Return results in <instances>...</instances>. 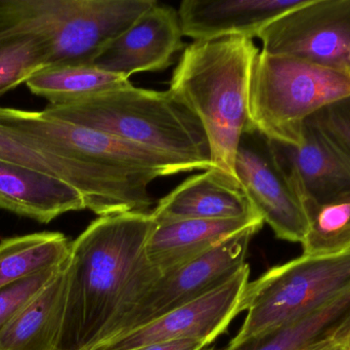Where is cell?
<instances>
[{
  "label": "cell",
  "mask_w": 350,
  "mask_h": 350,
  "mask_svg": "<svg viewBox=\"0 0 350 350\" xmlns=\"http://www.w3.org/2000/svg\"><path fill=\"white\" fill-rule=\"evenodd\" d=\"M0 209L47 224L86 205L81 193L69 183L0 160Z\"/></svg>",
  "instance_id": "obj_15"
},
{
  "label": "cell",
  "mask_w": 350,
  "mask_h": 350,
  "mask_svg": "<svg viewBox=\"0 0 350 350\" xmlns=\"http://www.w3.org/2000/svg\"><path fill=\"white\" fill-rule=\"evenodd\" d=\"M249 275L250 268L246 263L221 287L145 326L109 339L94 350H137L183 339L202 341L207 347L226 332L240 314Z\"/></svg>",
  "instance_id": "obj_11"
},
{
  "label": "cell",
  "mask_w": 350,
  "mask_h": 350,
  "mask_svg": "<svg viewBox=\"0 0 350 350\" xmlns=\"http://www.w3.org/2000/svg\"><path fill=\"white\" fill-rule=\"evenodd\" d=\"M271 144L304 207L349 197L350 162L308 119L299 146Z\"/></svg>",
  "instance_id": "obj_13"
},
{
  "label": "cell",
  "mask_w": 350,
  "mask_h": 350,
  "mask_svg": "<svg viewBox=\"0 0 350 350\" xmlns=\"http://www.w3.org/2000/svg\"><path fill=\"white\" fill-rule=\"evenodd\" d=\"M64 265L0 289V332L55 277Z\"/></svg>",
  "instance_id": "obj_24"
},
{
  "label": "cell",
  "mask_w": 350,
  "mask_h": 350,
  "mask_svg": "<svg viewBox=\"0 0 350 350\" xmlns=\"http://www.w3.org/2000/svg\"><path fill=\"white\" fill-rule=\"evenodd\" d=\"M263 224L261 216L157 224L148 240L146 255L150 264L164 275L209 252L246 228Z\"/></svg>",
  "instance_id": "obj_16"
},
{
  "label": "cell",
  "mask_w": 350,
  "mask_h": 350,
  "mask_svg": "<svg viewBox=\"0 0 350 350\" xmlns=\"http://www.w3.org/2000/svg\"><path fill=\"white\" fill-rule=\"evenodd\" d=\"M49 65V53L38 39L0 33V97Z\"/></svg>",
  "instance_id": "obj_23"
},
{
  "label": "cell",
  "mask_w": 350,
  "mask_h": 350,
  "mask_svg": "<svg viewBox=\"0 0 350 350\" xmlns=\"http://www.w3.org/2000/svg\"><path fill=\"white\" fill-rule=\"evenodd\" d=\"M339 350H350V349H345V347H341V349Z\"/></svg>",
  "instance_id": "obj_29"
},
{
  "label": "cell",
  "mask_w": 350,
  "mask_h": 350,
  "mask_svg": "<svg viewBox=\"0 0 350 350\" xmlns=\"http://www.w3.org/2000/svg\"><path fill=\"white\" fill-rule=\"evenodd\" d=\"M0 125L31 136L78 164L86 209L100 217L150 213L155 179L195 166L102 132L66 123L44 111L0 107Z\"/></svg>",
  "instance_id": "obj_2"
},
{
  "label": "cell",
  "mask_w": 350,
  "mask_h": 350,
  "mask_svg": "<svg viewBox=\"0 0 350 350\" xmlns=\"http://www.w3.org/2000/svg\"><path fill=\"white\" fill-rule=\"evenodd\" d=\"M308 228L301 242L304 256H329L350 250V195L306 205Z\"/></svg>",
  "instance_id": "obj_22"
},
{
  "label": "cell",
  "mask_w": 350,
  "mask_h": 350,
  "mask_svg": "<svg viewBox=\"0 0 350 350\" xmlns=\"http://www.w3.org/2000/svg\"><path fill=\"white\" fill-rule=\"evenodd\" d=\"M308 121L350 162V97L325 107Z\"/></svg>",
  "instance_id": "obj_25"
},
{
  "label": "cell",
  "mask_w": 350,
  "mask_h": 350,
  "mask_svg": "<svg viewBox=\"0 0 350 350\" xmlns=\"http://www.w3.org/2000/svg\"><path fill=\"white\" fill-rule=\"evenodd\" d=\"M157 223L150 213L94 220L71 242L63 322L53 350H94L161 275L146 246Z\"/></svg>",
  "instance_id": "obj_1"
},
{
  "label": "cell",
  "mask_w": 350,
  "mask_h": 350,
  "mask_svg": "<svg viewBox=\"0 0 350 350\" xmlns=\"http://www.w3.org/2000/svg\"><path fill=\"white\" fill-rule=\"evenodd\" d=\"M262 226L246 228L209 252L160 275L113 326L104 342L145 326L221 287L246 264L249 245Z\"/></svg>",
  "instance_id": "obj_8"
},
{
  "label": "cell",
  "mask_w": 350,
  "mask_h": 350,
  "mask_svg": "<svg viewBox=\"0 0 350 350\" xmlns=\"http://www.w3.org/2000/svg\"><path fill=\"white\" fill-rule=\"evenodd\" d=\"M156 0H0V33L40 40L49 67L92 65Z\"/></svg>",
  "instance_id": "obj_5"
},
{
  "label": "cell",
  "mask_w": 350,
  "mask_h": 350,
  "mask_svg": "<svg viewBox=\"0 0 350 350\" xmlns=\"http://www.w3.org/2000/svg\"><path fill=\"white\" fill-rule=\"evenodd\" d=\"M151 214L157 224L260 216L241 189L230 186L210 168L183 181Z\"/></svg>",
  "instance_id": "obj_17"
},
{
  "label": "cell",
  "mask_w": 350,
  "mask_h": 350,
  "mask_svg": "<svg viewBox=\"0 0 350 350\" xmlns=\"http://www.w3.org/2000/svg\"><path fill=\"white\" fill-rule=\"evenodd\" d=\"M129 78L92 65L53 66L29 78L27 88L49 105L72 104L102 92L129 86Z\"/></svg>",
  "instance_id": "obj_21"
},
{
  "label": "cell",
  "mask_w": 350,
  "mask_h": 350,
  "mask_svg": "<svg viewBox=\"0 0 350 350\" xmlns=\"http://www.w3.org/2000/svg\"><path fill=\"white\" fill-rule=\"evenodd\" d=\"M302 0H183L178 16L183 36L193 41L258 36L271 21Z\"/></svg>",
  "instance_id": "obj_14"
},
{
  "label": "cell",
  "mask_w": 350,
  "mask_h": 350,
  "mask_svg": "<svg viewBox=\"0 0 350 350\" xmlns=\"http://www.w3.org/2000/svg\"><path fill=\"white\" fill-rule=\"evenodd\" d=\"M66 264L0 332V350L55 349L65 310Z\"/></svg>",
  "instance_id": "obj_18"
},
{
  "label": "cell",
  "mask_w": 350,
  "mask_h": 350,
  "mask_svg": "<svg viewBox=\"0 0 350 350\" xmlns=\"http://www.w3.org/2000/svg\"><path fill=\"white\" fill-rule=\"evenodd\" d=\"M71 242L59 232H38L0 242V289L65 264Z\"/></svg>",
  "instance_id": "obj_20"
},
{
  "label": "cell",
  "mask_w": 350,
  "mask_h": 350,
  "mask_svg": "<svg viewBox=\"0 0 350 350\" xmlns=\"http://www.w3.org/2000/svg\"><path fill=\"white\" fill-rule=\"evenodd\" d=\"M261 51L350 71V0H302L258 33Z\"/></svg>",
  "instance_id": "obj_9"
},
{
  "label": "cell",
  "mask_w": 350,
  "mask_h": 350,
  "mask_svg": "<svg viewBox=\"0 0 350 350\" xmlns=\"http://www.w3.org/2000/svg\"><path fill=\"white\" fill-rule=\"evenodd\" d=\"M43 111L189 162L197 171L211 168L209 141L201 121L170 90L129 84L72 104L47 105Z\"/></svg>",
  "instance_id": "obj_4"
},
{
  "label": "cell",
  "mask_w": 350,
  "mask_h": 350,
  "mask_svg": "<svg viewBox=\"0 0 350 350\" xmlns=\"http://www.w3.org/2000/svg\"><path fill=\"white\" fill-rule=\"evenodd\" d=\"M341 347H342L337 345L332 339H326V340L316 343V345H312V347L306 350H339Z\"/></svg>",
  "instance_id": "obj_28"
},
{
  "label": "cell",
  "mask_w": 350,
  "mask_h": 350,
  "mask_svg": "<svg viewBox=\"0 0 350 350\" xmlns=\"http://www.w3.org/2000/svg\"><path fill=\"white\" fill-rule=\"evenodd\" d=\"M178 10L156 2L111 41L92 66L123 77L139 72L162 71L185 47Z\"/></svg>",
  "instance_id": "obj_12"
},
{
  "label": "cell",
  "mask_w": 350,
  "mask_h": 350,
  "mask_svg": "<svg viewBox=\"0 0 350 350\" xmlns=\"http://www.w3.org/2000/svg\"><path fill=\"white\" fill-rule=\"evenodd\" d=\"M350 289V250L329 256H301L249 282L241 299L247 312L237 343L293 322Z\"/></svg>",
  "instance_id": "obj_7"
},
{
  "label": "cell",
  "mask_w": 350,
  "mask_h": 350,
  "mask_svg": "<svg viewBox=\"0 0 350 350\" xmlns=\"http://www.w3.org/2000/svg\"><path fill=\"white\" fill-rule=\"evenodd\" d=\"M241 190L280 240L304 242L308 214L271 148V141L248 127L241 137L234 160Z\"/></svg>",
  "instance_id": "obj_10"
},
{
  "label": "cell",
  "mask_w": 350,
  "mask_h": 350,
  "mask_svg": "<svg viewBox=\"0 0 350 350\" xmlns=\"http://www.w3.org/2000/svg\"><path fill=\"white\" fill-rule=\"evenodd\" d=\"M349 312L350 289L302 318L241 342H230L224 350H306L331 339L334 329Z\"/></svg>",
  "instance_id": "obj_19"
},
{
  "label": "cell",
  "mask_w": 350,
  "mask_h": 350,
  "mask_svg": "<svg viewBox=\"0 0 350 350\" xmlns=\"http://www.w3.org/2000/svg\"><path fill=\"white\" fill-rule=\"evenodd\" d=\"M204 350H213V349H204Z\"/></svg>",
  "instance_id": "obj_30"
},
{
  "label": "cell",
  "mask_w": 350,
  "mask_h": 350,
  "mask_svg": "<svg viewBox=\"0 0 350 350\" xmlns=\"http://www.w3.org/2000/svg\"><path fill=\"white\" fill-rule=\"evenodd\" d=\"M259 51L247 37L193 41L170 80V90L203 125L211 151L210 170L239 189L234 160L249 125L251 73Z\"/></svg>",
  "instance_id": "obj_3"
},
{
  "label": "cell",
  "mask_w": 350,
  "mask_h": 350,
  "mask_svg": "<svg viewBox=\"0 0 350 350\" xmlns=\"http://www.w3.org/2000/svg\"><path fill=\"white\" fill-rule=\"evenodd\" d=\"M350 97V71L259 51L249 92V125L269 141L299 146L306 121Z\"/></svg>",
  "instance_id": "obj_6"
},
{
  "label": "cell",
  "mask_w": 350,
  "mask_h": 350,
  "mask_svg": "<svg viewBox=\"0 0 350 350\" xmlns=\"http://www.w3.org/2000/svg\"><path fill=\"white\" fill-rule=\"evenodd\" d=\"M205 343L193 339L170 341V342L156 343L137 350H204Z\"/></svg>",
  "instance_id": "obj_26"
},
{
  "label": "cell",
  "mask_w": 350,
  "mask_h": 350,
  "mask_svg": "<svg viewBox=\"0 0 350 350\" xmlns=\"http://www.w3.org/2000/svg\"><path fill=\"white\" fill-rule=\"evenodd\" d=\"M331 339L340 347L350 349V312L334 329Z\"/></svg>",
  "instance_id": "obj_27"
}]
</instances>
